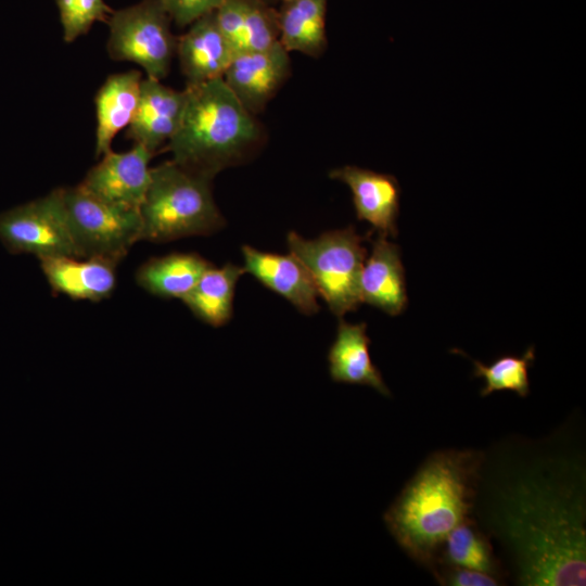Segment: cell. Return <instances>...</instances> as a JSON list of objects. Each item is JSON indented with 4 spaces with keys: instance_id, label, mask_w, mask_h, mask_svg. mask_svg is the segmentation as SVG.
<instances>
[{
    "instance_id": "obj_1",
    "label": "cell",
    "mask_w": 586,
    "mask_h": 586,
    "mask_svg": "<svg viewBox=\"0 0 586 586\" xmlns=\"http://www.w3.org/2000/svg\"><path fill=\"white\" fill-rule=\"evenodd\" d=\"M472 519L517 585L584 586L586 458L573 428L482 451Z\"/></svg>"
},
{
    "instance_id": "obj_2",
    "label": "cell",
    "mask_w": 586,
    "mask_h": 586,
    "mask_svg": "<svg viewBox=\"0 0 586 586\" xmlns=\"http://www.w3.org/2000/svg\"><path fill=\"white\" fill-rule=\"evenodd\" d=\"M481 459L482 451L473 449L433 453L383 514L398 546L431 572L447 535L472 519Z\"/></svg>"
},
{
    "instance_id": "obj_3",
    "label": "cell",
    "mask_w": 586,
    "mask_h": 586,
    "mask_svg": "<svg viewBox=\"0 0 586 586\" xmlns=\"http://www.w3.org/2000/svg\"><path fill=\"white\" fill-rule=\"evenodd\" d=\"M184 90L182 116L167 149L175 163L214 179L258 148L263 129L222 78L186 86Z\"/></svg>"
},
{
    "instance_id": "obj_4",
    "label": "cell",
    "mask_w": 586,
    "mask_h": 586,
    "mask_svg": "<svg viewBox=\"0 0 586 586\" xmlns=\"http://www.w3.org/2000/svg\"><path fill=\"white\" fill-rule=\"evenodd\" d=\"M212 180L173 160L151 168L140 206V241L170 242L221 229L226 220L215 203Z\"/></svg>"
},
{
    "instance_id": "obj_5",
    "label": "cell",
    "mask_w": 586,
    "mask_h": 586,
    "mask_svg": "<svg viewBox=\"0 0 586 586\" xmlns=\"http://www.w3.org/2000/svg\"><path fill=\"white\" fill-rule=\"evenodd\" d=\"M365 240L353 226L310 240L295 231L286 237L290 253L305 266L318 295L339 318L361 304L359 283L367 257Z\"/></svg>"
},
{
    "instance_id": "obj_6",
    "label": "cell",
    "mask_w": 586,
    "mask_h": 586,
    "mask_svg": "<svg viewBox=\"0 0 586 586\" xmlns=\"http://www.w3.org/2000/svg\"><path fill=\"white\" fill-rule=\"evenodd\" d=\"M61 193L78 257H100L119 264L140 241V211L110 204L80 183L61 188Z\"/></svg>"
},
{
    "instance_id": "obj_7",
    "label": "cell",
    "mask_w": 586,
    "mask_h": 586,
    "mask_svg": "<svg viewBox=\"0 0 586 586\" xmlns=\"http://www.w3.org/2000/svg\"><path fill=\"white\" fill-rule=\"evenodd\" d=\"M161 0H142L113 11L107 20V53L139 65L146 77L162 80L176 56L177 37Z\"/></svg>"
},
{
    "instance_id": "obj_8",
    "label": "cell",
    "mask_w": 586,
    "mask_h": 586,
    "mask_svg": "<svg viewBox=\"0 0 586 586\" xmlns=\"http://www.w3.org/2000/svg\"><path fill=\"white\" fill-rule=\"evenodd\" d=\"M0 242L11 254L38 259L77 256L61 188L0 213Z\"/></svg>"
},
{
    "instance_id": "obj_9",
    "label": "cell",
    "mask_w": 586,
    "mask_h": 586,
    "mask_svg": "<svg viewBox=\"0 0 586 586\" xmlns=\"http://www.w3.org/2000/svg\"><path fill=\"white\" fill-rule=\"evenodd\" d=\"M153 155L139 144L124 152L111 150L88 170L80 184L110 204L140 211L151 180L149 164Z\"/></svg>"
},
{
    "instance_id": "obj_10",
    "label": "cell",
    "mask_w": 586,
    "mask_h": 586,
    "mask_svg": "<svg viewBox=\"0 0 586 586\" xmlns=\"http://www.w3.org/2000/svg\"><path fill=\"white\" fill-rule=\"evenodd\" d=\"M290 74V52L278 41L264 50L234 54L222 79L244 109L256 116Z\"/></svg>"
},
{
    "instance_id": "obj_11",
    "label": "cell",
    "mask_w": 586,
    "mask_h": 586,
    "mask_svg": "<svg viewBox=\"0 0 586 586\" xmlns=\"http://www.w3.org/2000/svg\"><path fill=\"white\" fill-rule=\"evenodd\" d=\"M329 177L348 186L359 220L369 222L378 233L397 235L400 187L393 175L346 165L332 169Z\"/></svg>"
},
{
    "instance_id": "obj_12",
    "label": "cell",
    "mask_w": 586,
    "mask_h": 586,
    "mask_svg": "<svg viewBox=\"0 0 586 586\" xmlns=\"http://www.w3.org/2000/svg\"><path fill=\"white\" fill-rule=\"evenodd\" d=\"M184 103V89L176 90L162 80L142 78L138 106L126 138L155 154L176 132Z\"/></svg>"
},
{
    "instance_id": "obj_13",
    "label": "cell",
    "mask_w": 586,
    "mask_h": 586,
    "mask_svg": "<svg viewBox=\"0 0 586 586\" xmlns=\"http://www.w3.org/2000/svg\"><path fill=\"white\" fill-rule=\"evenodd\" d=\"M245 273L290 302L300 313L310 316L320 309L318 292L305 266L291 253L286 255L242 246Z\"/></svg>"
},
{
    "instance_id": "obj_14",
    "label": "cell",
    "mask_w": 586,
    "mask_h": 586,
    "mask_svg": "<svg viewBox=\"0 0 586 586\" xmlns=\"http://www.w3.org/2000/svg\"><path fill=\"white\" fill-rule=\"evenodd\" d=\"M234 54L216 22L215 12L195 20L177 37L176 55L186 86L222 78Z\"/></svg>"
},
{
    "instance_id": "obj_15",
    "label": "cell",
    "mask_w": 586,
    "mask_h": 586,
    "mask_svg": "<svg viewBox=\"0 0 586 586\" xmlns=\"http://www.w3.org/2000/svg\"><path fill=\"white\" fill-rule=\"evenodd\" d=\"M51 290L75 301L109 298L117 284L118 264L100 257L54 256L39 259Z\"/></svg>"
},
{
    "instance_id": "obj_16",
    "label": "cell",
    "mask_w": 586,
    "mask_h": 586,
    "mask_svg": "<svg viewBox=\"0 0 586 586\" xmlns=\"http://www.w3.org/2000/svg\"><path fill=\"white\" fill-rule=\"evenodd\" d=\"M360 301L391 315H400L408 304L400 249L378 233L360 273Z\"/></svg>"
},
{
    "instance_id": "obj_17",
    "label": "cell",
    "mask_w": 586,
    "mask_h": 586,
    "mask_svg": "<svg viewBox=\"0 0 586 586\" xmlns=\"http://www.w3.org/2000/svg\"><path fill=\"white\" fill-rule=\"evenodd\" d=\"M215 17L235 54L264 50L279 41L277 8L259 0H224Z\"/></svg>"
},
{
    "instance_id": "obj_18",
    "label": "cell",
    "mask_w": 586,
    "mask_h": 586,
    "mask_svg": "<svg viewBox=\"0 0 586 586\" xmlns=\"http://www.w3.org/2000/svg\"><path fill=\"white\" fill-rule=\"evenodd\" d=\"M339 319L336 335L327 355L330 378L337 383L367 385L391 397V391L370 357L367 324Z\"/></svg>"
},
{
    "instance_id": "obj_19",
    "label": "cell",
    "mask_w": 586,
    "mask_h": 586,
    "mask_svg": "<svg viewBox=\"0 0 586 586\" xmlns=\"http://www.w3.org/2000/svg\"><path fill=\"white\" fill-rule=\"evenodd\" d=\"M141 80V73L130 69L109 76L98 90L94 98L97 157L111 151L114 137L131 123L139 102Z\"/></svg>"
},
{
    "instance_id": "obj_20",
    "label": "cell",
    "mask_w": 586,
    "mask_h": 586,
    "mask_svg": "<svg viewBox=\"0 0 586 586\" xmlns=\"http://www.w3.org/2000/svg\"><path fill=\"white\" fill-rule=\"evenodd\" d=\"M276 8L282 47L288 52L321 56L328 47V0H281Z\"/></svg>"
},
{
    "instance_id": "obj_21",
    "label": "cell",
    "mask_w": 586,
    "mask_h": 586,
    "mask_svg": "<svg viewBox=\"0 0 586 586\" xmlns=\"http://www.w3.org/2000/svg\"><path fill=\"white\" fill-rule=\"evenodd\" d=\"M211 266L196 253H170L149 258L137 269L135 279L154 296L181 300Z\"/></svg>"
},
{
    "instance_id": "obj_22",
    "label": "cell",
    "mask_w": 586,
    "mask_h": 586,
    "mask_svg": "<svg viewBox=\"0 0 586 586\" xmlns=\"http://www.w3.org/2000/svg\"><path fill=\"white\" fill-rule=\"evenodd\" d=\"M244 273L243 266L234 264L211 266L181 301L204 323L222 327L232 317L235 286Z\"/></svg>"
},
{
    "instance_id": "obj_23",
    "label": "cell",
    "mask_w": 586,
    "mask_h": 586,
    "mask_svg": "<svg viewBox=\"0 0 586 586\" xmlns=\"http://www.w3.org/2000/svg\"><path fill=\"white\" fill-rule=\"evenodd\" d=\"M438 565L477 570L502 579V568L492 542L473 519L460 523L447 535L434 570Z\"/></svg>"
},
{
    "instance_id": "obj_24",
    "label": "cell",
    "mask_w": 586,
    "mask_h": 586,
    "mask_svg": "<svg viewBox=\"0 0 586 586\" xmlns=\"http://www.w3.org/2000/svg\"><path fill=\"white\" fill-rule=\"evenodd\" d=\"M534 358V346L527 347L520 357L501 356L489 366L470 358L474 366L473 375L485 380L481 396H487L497 391H512L521 397H526L530 393L528 368Z\"/></svg>"
},
{
    "instance_id": "obj_25",
    "label": "cell",
    "mask_w": 586,
    "mask_h": 586,
    "mask_svg": "<svg viewBox=\"0 0 586 586\" xmlns=\"http://www.w3.org/2000/svg\"><path fill=\"white\" fill-rule=\"evenodd\" d=\"M65 42L87 34L95 22H107L113 10L104 0H55Z\"/></svg>"
},
{
    "instance_id": "obj_26",
    "label": "cell",
    "mask_w": 586,
    "mask_h": 586,
    "mask_svg": "<svg viewBox=\"0 0 586 586\" xmlns=\"http://www.w3.org/2000/svg\"><path fill=\"white\" fill-rule=\"evenodd\" d=\"M224 0H161L171 21L189 26L195 20L215 12Z\"/></svg>"
},
{
    "instance_id": "obj_27",
    "label": "cell",
    "mask_w": 586,
    "mask_h": 586,
    "mask_svg": "<svg viewBox=\"0 0 586 586\" xmlns=\"http://www.w3.org/2000/svg\"><path fill=\"white\" fill-rule=\"evenodd\" d=\"M433 574L443 585L498 586L502 584V579L488 573L451 565H438Z\"/></svg>"
},
{
    "instance_id": "obj_28",
    "label": "cell",
    "mask_w": 586,
    "mask_h": 586,
    "mask_svg": "<svg viewBox=\"0 0 586 586\" xmlns=\"http://www.w3.org/2000/svg\"><path fill=\"white\" fill-rule=\"evenodd\" d=\"M266 4H269V5H272V7H277L278 3L281 1V0H259Z\"/></svg>"
}]
</instances>
